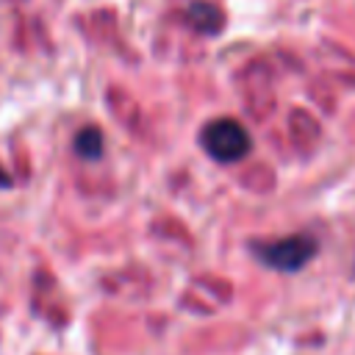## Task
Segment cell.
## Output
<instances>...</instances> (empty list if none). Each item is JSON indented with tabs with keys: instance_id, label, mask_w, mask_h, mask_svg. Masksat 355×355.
I'll use <instances>...</instances> for the list:
<instances>
[{
	"instance_id": "cell-1",
	"label": "cell",
	"mask_w": 355,
	"mask_h": 355,
	"mask_svg": "<svg viewBox=\"0 0 355 355\" xmlns=\"http://www.w3.org/2000/svg\"><path fill=\"white\" fill-rule=\"evenodd\" d=\"M200 144L219 164L241 161L252 150V139H250L247 128L233 116H216V119L205 122L200 130Z\"/></svg>"
},
{
	"instance_id": "cell-2",
	"label": "cell",
	"mask_w": 355,
	"mask_h": 355,
	"mask_svg": "<svg viewBox=\"0 0 355 355\" xmlns=\"http://www.w3.org/2000/svg\"><path fill=\"white\" fill-rule=\"evenodd\" d=\"M250 250L269 269H277V272H300L302 266H308L313 261L319 244H316L313 236L294 233V236H286V239L250 244Z\"/></svg>"
},
{
	"instance_id": "cell-3",
	"label": "cell",
	"mask_w": 355,
	"mask_h": 355,
	"mask_svg": "<svg viewBox=\"0 0 355 355\" xmlns=\"http://www.w3.org/2000/svg\"><path fill=\"white\" fill-rule=\"evenodd\" d=\"M186 19L191 22V28H194V31H200V33H205V36L219 33V28H222V22H225L222 11H219L216 6H211V3H202V0L189 6Z\"/></svg>"
},
{
	"instance_id": "cell-4",
	"label": "cell",
	"mask_w": 355,
	"mask_h": 355,
	"mask_svg": "<svg viewBox=\"0 0 355 355\" xmlns=\"http://www.w3.org/2000/svg\"><path fill=\"white\" fill-rule=\"evenodd\" d=\"M75 153L86 161H94L103 155V133L97 128H83L78 136H75Z\"/></svg>"
}]
</instances>
